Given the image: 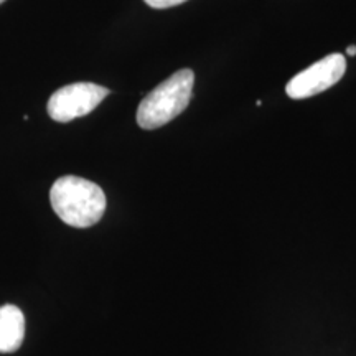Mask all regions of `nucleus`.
Here are the masks:
<instances>
[{"label":"nucleus","mask_w":356,"mask_h":356,"mask_svg":"<svg viewBox=\"0 0 356 356\" xmlns=\"http://www.w3.org/2000/svg\"><path fill=\"white\" fill-rule=\"evenodd\" d=\"M346 55H348V56H355L356 55V47H355V44H351V47L346 48Z\"/></svg>","instance_id":"nucleus-7"},{"label":"nucleus","mask_w":356,"mask_h":356,"mask_svg":"<svg viewBox=\"0 0 356 356\" xmlns=\"http://www.w3.org/2000/svg\"><path fill=\"white\" fill-rule=\"evenodd\" d=\"M195 74L191 70H180L150 91L137 109V124L145 131L165 126L188 108L193 91Z\"/></svg>","instance_id":"nucleus-2"},{"label":"nucleus","mask_w":356,"mask_h":356,"mask_svg":"<svg viewBox=\"0 0 356 356\" xmlns=\"http://www.w3.org/2000/svg\"><path fill=\"white\" fill-rule=\"evenodd\" d=\"M109 89L95 83H73L55 91L48 101V114L56 122H70L92 113L106 97Z\"/></svg>","instance_id":"nucleus-3"},{"label":"nucleus","mask_w":356,"mask_h":356,"mask_svg":"<svg viewBox=\"0 0 356 356\" xmlns=\"http://www.w3.org/2000/svg\"><path fill=\"white\" fill-rule=\"evenodd\" d=\"M3 2H6V0H0V3H3Z\"/></svg>","instance_id":"nucleus-8"},{"label":"nucleus","mask_w":356,"mask_h":356,"mask_svg":"<svg viewBox=\"0 0 356 356\" xmlns=\"http://www.w3.org/2000/svg\"><path fill=\"white\" fill-rule=\"evenodd\" d=\"M144 2L152 8H170L180 6V3L186 2V0H144Z\"/></svg>","instance_id":"nucleus-6"},{"label":"nucleus","mask_w":356,"mask_h":356,"mask_svg":"<svg viewBox=\"0 0 356 356\" xmlns=\"http://www.w3.org/2000/svg\"><path fill=\"white\" fill-rule=\"evenodd\" d=\"M346 71V60L341 53H333V55L325 56L323 60L317 61L296 74L291 81L287 83L286 92L292 99H307L320 92L327 91L333 84H337L343 78Z\"/></svg>","instance_id":"nucleus-4"},{"label":"nucleus","mask_w":356,"mask_h":356,"mask_svg":"<svg viewBox=\"0 0 356 356\" xmlns=\"http://www.w3.org/2000/svg\"><path fill=\"white\" fill-rule=\"evenodd\" d=\"M50 202L58 218L73 228L95 226L108 207L99 185L74 175L58 178L50 190Z\"/></svg>","instance_id":"nucleus-1"},{"label":"nucleus","mask_w":356,"mask_h":356,"mask_svg":"<svg viewBox=\"0 0 356 356\" xmlns=\"http://www.w3.org/2000/svg\"><path fill=\"white\" fill-rule=\"evenodd\" d=\"M25 317L19 307H0V353H13L24 343Z\"/></svg>","instance_id":"nucleus-5"}]
</instances>
